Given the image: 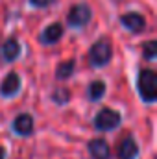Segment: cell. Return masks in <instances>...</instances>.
I'll return each instance as SVG.
<instances>
[{"instance_id": "6da1fadb", "label": "cell", "mask_w": 157, "mask_h": 159, "mask_svg": "<svg viewBox=\"0 0 157 159\" xmlns=\"http://www.w3.org/2000/svg\"><path fill=\"white\" fill-rule=\"evenodd\" d=\"M137 91L142 102L154 104L157 100V74L152 69H142L139 70L137 76Z\"/></svg>"}, {"instance_id": "7a4b0ae2", "label": "cell", "mask_w": 157, "mask_h": 159, "mask_svg": "<svg viewBox=\"0 0 157 159\" xmlns=\"http://www.w3.org/2000/svg\"><path fill=\"white\" fill-rule=\"evenodd\" d=\"M113 59V44L109 39H98L89 48V61L92 67H105Z\"/></svg>"}, {"instance_id": "3957f363", "label": "cell", "mask_w": 157, "mask_h": 159, "mask_svg": "<svg viewBox=\"0 0 157 159\" xmlns=\"http://www.w3.org/2000/svg\"><path fill=\"white\" fill-rule=\"evenodd\" d=\"M91 19H92V9L85 2L74 4L67 13V24H69V28H74V30L85 28L91 22Z\"/></svg>"}, {"instance_id": "277c9868", "label": "cell", "mask_w": 157, "mask_h": 159, "mask_svg": "<svg viewBox=\"0 0 157 159\" xmlns=\"http://www.w3.org/2000/svg\"><path fill=\"white\" fill-rule=\"evenodd\" d=\"M122 122V115L111 109V107H102L96 115H94V120H92V126L96 131H111L120 126Z\"/></svg>"}, {"instance_id": "5b68a950", "label": "cell", "mask_w": 157, "mask_h": 159, "mask_svg": "<svg viewBox=\"0 0 157 159\" xmlns=\"http://www.w3.org/2000/svg\"><path fill=\"white\" fill-rule=\"evenodd\" d=\"M120 24L126 30H129L131 34H141L146 28V19L137 11H128V13L120 15Z\"/></svg>"}, {"instance_id": "8992f818", "label": "cell", "mask_w": 157, "mask_h": 159, "mask_svg": "<svg viewBox=\"0 0 157 159\" xmlns=\"http://www.w3.org/2000/svg\"><path fill=\"white\" fill-rule=\"evenodd\" d=\"M63 34H65L63 24H59V22H52V24H48V26H46V28L39 34V43H41V44H44V46L56 44V43H59V41H61Z\"/></svg>"}, {"instance_id": "52a82bcc", "label": "cell", "mask_w": 157, "mask_h": 159, "mask_svg": "<svg viewBox=\"0 0 157 159\" xmlns=\"http://www.w3.org/2000/svg\"><path fill=\"white\" fill-rule=\"evenodd\" d=\"M34 117L30 115V113H20V115H17L15 120H13V131L19 135V137H28V135H32L34 133Z\"/></svg>"}, {"instance_id": "ba28073f", "label": "cell", "mask_w": 157, "mask_h": 159, "mask_svg": "<svg viewBox=\"0 0 157 159\" xmlns=\"http://www.w3.org/2000/svg\"><path fill=\"white\" fill-rule=\"evenodd\" d=\"M117 156H118V159H137L139 157V144H137V141L131 135H128V137H124L120 141Z\"/></svg>"}, {"instance_id": "9c48e42d", "label": "cell", "mask_w": 157, "mask_h": 159, "mask_svg": "<svg viewBox=\"0 0 157 159\" xmlns=\"http://www.w3.org/2000/svg\"><path fill=\"white\" fill-rule=\"evenodd\" d=\"M20 91V76L17 72H9L0 83V94L4 98H11Z\"/></svg>"}, {"instance_id": "30bf717a", "label": "cell", "mask_w": 157, "mask_h": 159, "mask_svg": "<svg viewBox=\"0 0 157 159\" xmlns=\"http://www.w3.org/2000/svg\"><path fill=\"white\" fill-rule=\"evenodd\" d=\"M89 154L92 159H109L111 157V148H109V143L105 139H91L89 141Z\"/></svg>"}, {"instance_id": "8fae6325", "label": "cell", "mask_w": 157, "mask_h": 159, "mask_svg": "<svg viewBox=\"0 0 157 159\" xmlns=\"http://www.w3.org/2000/svg\"><path fill=\"white\" fill-rule=\"evenodd\" d=\"M20 52H22V48H20V44H19V41L15 39V37H9V39H6L2 43V48H0V54H2V59L4 61H7V63H11V61H15V59H19V56H20Z\"/></svg>"}, {"instance_id": "7c38bea8", "label": "cell", "mask_w": 157, "mask_h": 159, "mask_svg": "<svg viewBox=\"0 0 157 159\" xmlns=\"http://www.w3.org/2000/svg\"><path fill=\"white\" fill-rule=\"evenodd\" d=\"M104 94H105V81H102V80L91 81V85H89V89H87L89 100H91V102H98V100L104 98Z\"/></svg>"}, {"instance_id": "4fadbf2b", "label": "cell", "mask_w": 157, "mask_h": 159, "mask_svg": "<svg viewBox=\"0 0 157 159\" xmlns=\"http://www.w3.org/2000/svg\"><path fill=\"white\" fill-rule=\"evenodd\" d=\"M76 70V61L74 59H67V61H61L56 69V78L57 80H69Z\"/></svg>"}, {"instance_id": "5bb4252c", "label": "cell", "mask_w": 157, "mask_h": 159, "mask_svg": "<svg viewBox=\"0 0 157 159\" xmlns=\"http://www.w3.org/2000/svg\"><path fill=\"white\" fill-rule=\"evenodd\" d=\"M70 98H72V94H70V91H69L67 87H56L54 93H52V100H54L57 106H65V104H69Z\"/></svg>"}, {"instance_id": "9a60e30c", "label": "cell", "mask_w": 157, "mask_h": 159, "mask_svg": "<svg viewBox=\"0 0 157 159\" xmlns=\"http://www.w3.org/2000/svg\"><path fill=\"white\" fill-rule=\"evenodd\" d=\"M142 56L146 61H155L157 57V41H146L142 44Z\"/></svg>"}, {"instance_id": "2e32d148", "label": "cell", "mask_w": 157, "mask_h": 159, "mask_svg": "<svg viewBox=\"0 0 157 159\" xmlns=\"http://www.w3.org/2000/svg\"><path fill=\"white\" fill-rule=\"evenodd\" d=\"M56 0H30V4L34 6V7H48V6H52Z\"/></svg>"}, {"instance_id": "e0dca14e", "label": "cell", "mask_w": 157, "mask_h": 159, "mask_svg": "<svg viewBox=\"0 0 157 159\" xmlns=\"http://www.w3.org/2000/svg\"><path fill=\"white\" fill-rule=\"evenodd\" d=\"M6 156H7L6 148H2V146H0V159H6Z\"/></svg>"}]
</instances>
